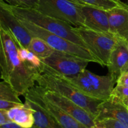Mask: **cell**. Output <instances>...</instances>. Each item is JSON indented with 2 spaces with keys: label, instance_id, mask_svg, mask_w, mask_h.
<instances>
[{
  "label": "cell",
  "instance_id": "2e32d148",
  "mask_svg": "<svg viewBox=\"0 0 128 128\" xmlns=\"http://www.w3.org/2000/svg\"><path fill=\"white\" fill-rule=\"evenodd\" d=\"M7 115L11 121L22 127L31 128L34 126L33 109L26 101L22 105L13 107L7 110Z\"/></svg>",
  "mask_w": 128,
  "mask_h": 128
},
{
  "label": "cell",
  "instance_id": "ac0fdd59",
  "mask_svg": "<svg viewBox=\"0 0 128 128\" xmlns=\"http://www.w3.org/2000/svg\"><path fill=\"white\" fill-rule=\"evenodd\" d=\"M20 95L6 82H0V110H8L23 104Z\"/></svg>",
  "mask_w": 128,
  "mask_h": 128
},
{
  "label": "cell",
  "instance_id": "83f0119b",
  "mask_svg": "<svg viewBox=\"0 0 128 128\" xmlns=\"http://www.w3.org/2000/svg\"><path fill=\"white\" fill-rule=\"evenodd\" d=\"M70 1H72V2H74V3H75L78 4V5H86V4H85L83 2V1H81V0H70Z\"/></svg>",
  "mask_w": 128,
  "mask_h": 128
},
{
  "label": "cell",
  "instance_id": "4316f807",
  "mask_svg": "<svg viewBox=\"0 0 128 128\" xmlns=\"http://www.w3.org/2000/svg\"><path fill=\"white\" fill-rule=\"evenodd\" d=\"M95 128H107L105 125H104L103 124H101V122L98 121H96V124Z\"/></svg>",
  "mask_w": 128,
  "mask_h": 128
},
{
  "label": "cell",
  "instance_id": "5bb4252c",
  "mask_svg": "<svg viewBox=\"0 0 128 128\" xmlns=\"http://www.w3.org/2000/svg\"><path fill=\"white\" fill-rule=\"evenodd\" d=\"M110 32L128 43V8L118 6L106 11Z\"/></svg>",
  "mask_w": 128,
  "mask_h": 128
},
{
  "label": "cell",
  "instance_id": "7c38bea8",
  "mask_svg": "<svg viewBox=\"0 0 128 128\" xmlns=\"http://www.w3.org/2000/svg\"><path fill=\"white\" fill-rule=\"evenodd\" d=\"M104 119H114L128 126V107L122 100L111 95L98 106L96 121Z\"/></svg>",
  "mask_w": 128,
  "mask_h": 128
},
{
  "label": "cell",
  "instance_id": "4dcf8cb0",
  "mask_svg": "<svg viewBox=\"0 0 128 128\" xmlns=\"http://www.w3.org/2000/svg\"></svg>",
  "mask_w": 128,
  "mask_h": 128
},
{
  "label": "cell",
  "instance_id": "44dd1931",
  "mask_svg": "<svg viewBox=\"0 0 128 128\" xmlns=\"http://www.w3.org/2000/svg\"><path fill=\"white\" fill-rule=\"evenodd\" d=\"M9 5L23 8L36 9L40 0H4Z\"/></svg>",
  "mask_w": 128,
  "mask_h": 128
},
{
  "label": "cell",
  "instance_id": "5b68a950",
  "mask_svg": "<svg viewBox=\"0 0 128 128\" xmlns=\"http://www.w3.org/2000/svg\"><path fill=\"white\" fill-rule=\"evenodd\" d=\"M19 20L32 37H38L42 39L54 50L76 55L90 62H95L99 64L98 60L88 49L67 39L52 33L29 21L21 19H19Z\"/></svg>",
  "mask_w": 128,
  "mask_h": 128
},
{
  "label": "cell",
  "instance_id": "7402d4cb",
  "mask_svg": "<svg viewBox=\"0 0 128 128\" xmlns=\"http://www.w3.org/2000/svg\"><path fill=\"white\" fill-rule=\"evenodd\" d=\"M116 97L123 101L124 100L128 99V87H123L117 85L112 90L111 95Z\"/></svg>",
  "mask_w": 128,
  "mask_h": 128
},
{
  "label": "cell",
  "instance_id": "484cf974",
  "mask_svg": "<svg viewBox=\"0 0 128 128\" xmlns=\"http://www.w3.org/2000/svg\"><path fill=\"white\" fill-rule=\"evenodd\" d=\"M0 128H24V127H21L20 125H18L17 124H16V123L14 122L10 121L5 123V124L0 125ZM31 128H38V127H36V126L34 125V126Z\"/></svg>",
  "mask_w": 128,
  "mask_h": 128
},
{
  "label": "cell",
  "instance_id": "52a82bcc",
  "mask_svg": "<svg viewBox=\"0 0 128 128\" xmlns=\"http://www.w3.org/2000/svg\"><path fill=\"white\" fill-rule=\"evenodd\" d=\"M80 6L70 0H40L36 10L44 15L74 25L75 27H84Z\"/></svg>",
  "mask_w": 128,
  "mask_h": 128
},
{
  "label": "cell",
  "instance_id": "30bf717a",
  "mask_svg": "<svg viewBox=\"0 0 128 128\" xmlns=\"http://www.w3.org/2000/svg\"><path fill=\"white\" fill-rule=\"evenodd\" d=\"M44 96L49 101L61 108L82 125L88 128H95L96 121L94 117L80 105L51 90L44 89Z\"/></svg>",
  "mask_w": 128,
  "mask_h": 128
},
{
  "label": "cell",
  "instance_id": "3957f363",
  "mask_svg": "<svg viewBox=\"0 0 128 128\" xmlns=\"http://www.w3.org/2000/svg\"><path fill=\"white\" fill-rule=\"evenodd\" d=\"M8 6L18 19L29 21L52 33L67 39L88 49L86 44L75 31L74 27L70 24L44 15L36 9L16 7L9 4H8Z\"/></svg>",
  "mask_w": 128,
  "mask_h": 128
},
{
  "label": "cell",
  "instance_id": "f546056e",
  "mask_svg": "<svg viewBox=\"0 0 128 128\" xmlns=\"http://www.w3.org/2000/svg\"><path fill=\"white\" fill-rule=\"evenodd\" d=\"M124 72H128V67L126 68V69H125V70Z\"/></svg>",
  "mask_w": 128,
  "mask_h": 128
},
{
  "label": "cell",
  "instance_id": "6da1fadb",
  "mask_svg": "<svg viewBox=\"0 0 128 128\" xmlns=\"http://www.w3.org/2000/svg\"><path fill=\"white\" fill-rule=\"evenodd\" d=\"M14 37L0 23V77L8 83L19 95L35 85L41 71L20 58Z\"/></svg>",
  "mask_w": 128,
  "mask_h": 128
},
{
  "label": "cell",
  "instance_id": "d6986e66",
  "mask_svg": "<svg viewBox=\"0 0 128 128\" xmlns=\"http://www.w3.org/2000/svg\"><path fill=\"white\" fill-rule=\"evenodd\" d=\"M28 49L38 56L41 60L50 56L54 51L47 43L38 37L32 38Z\"/></svg>",
  "mask_w": 128,
  "mask_h": 128
},
{
  "label": "cell",
  "instance_id": "4fadbf2b",
  "mask_svg": "<svg viewBox=\"0 0 128 128\" xmlns=\"http://www.w3.org/2000/svg\"><path fill=\"white\" fill-rule=\"evenodd\" d=\"M86 28L101 33H110L106 11L90 5H81Z\"/></svg>",
  "mask_w": 128,
  "mask_h": 128
},
{
  "label": "cell",
  "instance_id": "8992f818",
  "mask_svg": "<svg viewBox=\"0 0 128 128\" xmlns=\"http://www.w3.org/2000/svg\"><path fill=\"white\" fill-rule=\"evenodd\" d=\"M74 30L86 44L88 50L98 60L99 64L107 66L118 38L111 33L97 32L84 27H74Z\"/></svg>",
  "mask_w": 128,
  "mask_h": 128
},
{
  "label": "cell",
  "instance_id": "603a6c76",
  "mask_svg": "<svg viewBox=\"0 0 128 128\" xmlns=\"http://www.w3.org/2000/svg\"><path fill=\"white\" fill-rule=\"evenodd\" d=\"M107 128H128V125L114 119H104L98 120Z\"/></svg>",
  "mask_w": 128,
  "mask_h": 128
},
{
  "label": "cell",
  "instance_id": "d4e9b609",
  "mask_svg": "<svg viewBox=\"0 0 128 128\" xmlns=\"http://www.w3.org/2000/svg\"><path fill=\"white\" fill-rule=\"evenodd\" d=\"M11 120L9 119L7 115V110H0V125L5 124V123L10 122Z\"/></svg>",
  "mask_w": 128,
  "mask_h": 128
},
{
  "label": "cell",
  "instance_id": "9a60e30c",
  "mask_svg": "<svg viewBox=\"0 0 128 128\" xmlns=\"http://www.w3.org/2000/svg\"><path fill=\"white\" fill-rule=\"evenodd\" d=\"M128 43L119 38L114 48L107 65L109 74L117 81L119 76L128 67Z\"/></svg>",
  "mask_w": 128,
  "mask_h": 128
},
{
  "label": "cell",
  "instance_id": "1f68e13d",
  "mask_svg": "<svg viewBox=\"0 0 128 128\" xmlns=\"http://www.w3.org/2000/svg\"></svg>",
  "mask_w": 128,
  "mask_h": 128
},
{
  "label": "cell",
  "instance_id": "7a4b0ae2",
  "mask_svg": "<svg viewBox=\"0 0 128 128\" xmlns=\"http://www.w3.org/2000/svg\"><path fill=\"white\" fill-rule=\"evenodd\" d=\"M36 83L38 85L46 90L55 92L70 99L96 119L98 114V106L102 100L90 97L82 94L63 77L52 72L43 63L41 73L36 79Z\"/></svg>",
  "mask_w": 128,
  "mask_h": 128
},
{
  "label": "cell",
  "instance_id": "f1b7e54d",
  "mask_svg": "<svg viewBox=\"0 0 128 128\" xmlns=\"http://www.w3.org/2000/svg\"><path fill=\"white\" fill-rule=\"evenodd\" d=\"M123 102L124 103L125 105H126V106H128V99H126V100H124Z\"/></svg>",
  "mask_w": 128,
  "mask_h": 128
},
{
  "label": "cell",
  "instance_id": "277c9868",
  "mask_svg": "<svg viewBox=\"0 0 128 128\" xmlns=\"http://www.w3.org/2000/svg\"><path fill=\"white\" fill-rule=\"evenodd\" d=\"M62 77L84 95L102 101L110 97L116 82L110 74L98 75L87 69L74 76Z\"/></svg>",
  "mask_w": 128,
  "mask_h": 128
},
{
  "label": "cell",
  "instance_id": "ba28073f",
  "mask_svg": "<svg viewBox=\"0 0 128 128\" xmlns=\"http://www.w3.org/2000/svg\"><path fill=\"white\" fill-rule=\"evenodd\" d=\"M41 61L52 72L64 77H72L80 74L90 63L76 55L57 50Z\"/></svg>",
  "mask_w": 128,
  "mask_h": 128
},
{
  "label": "cell",
  "instance_id": "ffe728a7",
  "mask_svg": "<svg viewBox=\"0 0 128 128\" xmlns=\"http://www.w3.org/2000/svg\"><path fill=\"white\" fill-rule=\"evenodd\" d=\"M86 5L94 6L101 10L108 11L118 6H124L128 8L126 4L120 0H81Z\"/></svg>",
  "mask_w": 128,
  "mask_h": 128
},
{
  "label": "cell",
  "instance_id": "9c48e42d",
  "mask_svg": "<svg viewBox=\"0 0 128 128\" xmlns=\"http://www.w3.org/2000/svg\"><path fill=\"white\" fill-rule=\"evenodd\" d=\"M25 99L36 103L53 117L64 128H88L65 112L55 104L49 101L44 96V89L39 85L30 88L24 94Z\"/></svg>",
  "mask_w": 128,
  "mask_h": 128
},
{
  "label": "cell",
  "instance_id": "e0dca14e",
  "mask_svg": "<svg viewBox=\"0 0 128 128\" xmlns=\"http://www.w3.org/2000/svg\"><path fill=\"white\" fill-rule=\"evenodd\" d=\"M25 101L27 102L33 109V115L34 119V125L36 127L64 128L53 117L51 116L36 103L26 99H25Z\"/></svg>",
  "mask_w": 128,
  "mask_h": 128
},
{
  "label": "cell",
  "instance_id": "8fae6325",
  "mask_svg": "<svg viewBox=\"0 0 128 128\" xmlns=\"http://www.w3.org/2000/svg\"><path fill=\"white\" fill-rule=\"evenodd\" d=\"M0 23L11 33L21 46L28 48L32 36L10 10L8 3L4 0H0Z\"/></svg>",
  "mask_w": 128,
  "mask_h": 128
},
{
  "label": "cell",
  "instance_id": "cb8c5ba5",
  "mask_svg": "<svg viewBox=\"0 0 128 128\" xmlns=\"http://www.w3.org/2000/svg\"><path fill=\"white\" fill-rule=\"evenodd\" d=\"M117 85L123 87H128V73L124 72L121 74L117 79Z\"/></svg>",
  "mask_w": 128,
  "mask_h": 128
}]
</instances>
